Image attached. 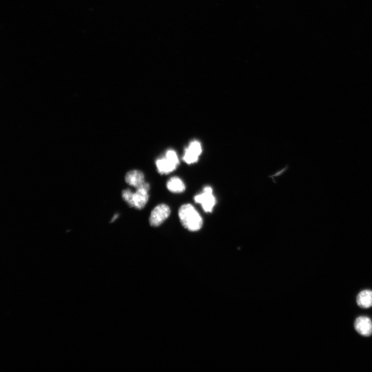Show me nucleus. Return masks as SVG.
<instances>
[{"mask_svg": "<svg viewBox=\"0 0 372 372\" xmlns=\"http://www.w3.org/2000/svg\"><path fill=\"white\" fill-rule=\"evenodd\" d=\"M178 216L181 225L188 231L197 232L202 228V218L192 204L181 206L178 211Z\"/></svg>", "mask_w": 372, "mask_h": 372, "instance_id": "nucleus-1", "label": "nucleus"}, {"mask_svg": "<svg viewBox=\"0 0 372 372\" xmlns=\"http://www.w3.org/2000/svg\"><path fill=\"white\" fill-rule=\"evenodd\" d=\"M150 185L148 183L135 189V192H132L131 189L124 190L122 192V197L124 200L131 207L141 210L147 204L149 199V190Z\"/></svg>", "mask_w": 372, "mask_h": 372, "instance_id": "nucleus-2", "label": "nucleus"}, {"mask_svg": "<svg viewBox=\"0 0 372 372\" xmlns=\"http://www.w3.org/2000/svg\"><path fill=\"white\" fill-rule=\"evenodd\" d=\"M156 164L160 175H168L177 168L179 160L176 153L174 150H170L166 152L164 157L156 161Z\"/></svg>", "mask_w": 372, "mask_h": 372, "instance_id": "nucleus-3", "label": "nucleus"}, {"mask_svg": "<svg viewBox=\"0 0 372 372\" xmlns=\"http://www.w3.org/2000/svg\"><path fill=\"white\" fill-rule=\"evenodd\" d=\"M194 200L197 203L200 204L203 210L206 213H212L216 204V198L213 194V189L210 186H206L203 192L196 196Z\"/></svg>", "mask_w": 372, "mask_h": 372, "instance_id": "nucleus-4", "label": "nucleus"}, {"mask_svg": "<svg viewBox=\"0 0 372 372\" xmlns=\"http://www.w3.org/2000/svg\"><path fill=\"white\" fill-rule=\"evenodd\" d=\"M170 214L171 210L168 205L165 204L157 205L151 214L149 219L150 225L153 227L160 226L168 219Z\"/></svg>", "mask_w": 372, "mask_h": 372, "instance_id": "nucleus-5", "label": "nucleus"}, {"mask_svg": "<svg viewBox=\"0 0 372 372\" xmlns=\"http://www.w3.org/2000/svg\"><path fill=\"white\" fill-rule=\"evenodd\" d=\"M202 152V148L200 142L196 140L193 141L185 149L183 160L188 165L193 164L198 161Z\"/></svg>", "mask_w": 372, "mask_h": 372, "instance_id": "nucleus-6", "label": "nucleus"}, {"mask_svg": "<svg viewBox=\"0 0 372 372\" xmlns=\"http://www.w3.org/2000/svg\"><path fill=\"white\" fill-rule=\"evenodd\" d=\"M126 183L131 186L137 189L147 182L143 172L137 170L129 171L125 175Z\"/></svg>", "mask_w": 372, "mask_h": 372, "instance_id": "nucleus-7", "label": "nucleus"}, {"mask_svg": "<svg viewBox=\"0 0 372 372\" xmlns=\"http://www.w3.org/2000/svg\"><path fill=\"white\" fill-rule=\"evenodd\" d=\"M355 328L363 336L369 337L372 334V322L368 317H359L355 321Z\"/></svg>", "mask_w": 372, "mask_h": 372, "instance_id": "nucleus-8", "label": "nucleus"}, {"mask_svg": "<svg viewBox=\"0 0 372 372\" xmlns=\"http://www.w3.org/2000/svg\"><path fill=\"white\" fill-rule=\"evenodd\" d=\"M167 187L170 192L175 194L182 193L186 190L183 180L178 177H171L167 183Z\"/></svg>", "mask_w": 372, "mask_h": 372, "instance_id": "nucleus-9", "label": "nucleus"}, {"mask_svg": "<svg viewBox=\"0 0 372 372\" xmlns=\"http://www.w3.org/2000/svg\"><path fill=\"white\" fill-rule=\"evenodd\" d=\"M357 303L359 306L368 308L372 306V291L371 290H364L361 291L357 297Z\"/></svg>", "mask_w": 372, "mask_h": 372, "instance_id": "nucleus-10", "label": "nucleus"}, {"mask_svg": "<svg viewBox=\"0 0 372 372\" xmlns=\"http://www.w3.org/2000/svg\"><path fill=\"white\" fill-rule=\"evenodd\" d=\"M117 217H118V215H116L114 216V217L113 218V220H112V221L113 222V221L114 220H115V219H117Z\"/></svg>", "mask_w": 372, "mask_h": 372, "instance_id": "nucleus-11", "label": "nucleus"}]
</instances>
